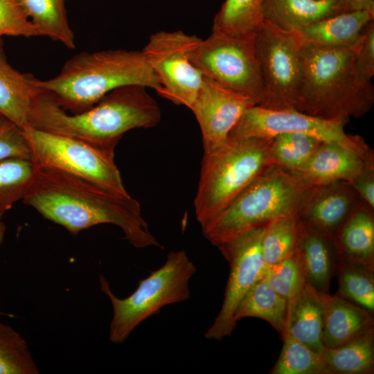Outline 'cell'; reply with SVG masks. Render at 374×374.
Wrapping results in <instances>:
<instances>
[{"label": "cell", "mask_w": 374, "mask_h": 374, "mask_svg": "<svg viewBox=\"0 0 374 374\" xmlns=\"http://www.w3.org/2000/svg\"><path fill=\"white\" fill-rule=\"evenodd\" d=\"M35 165L33 181L22 201L45 219L73 235L112 224L134 247L162 248L143 217L140 204L130 194H118L64 171Z\"/></svg>", "instance_id": "6da1fadb"}, {"label": "cell", "mask_w": 374, "mask_h": 374, "mask_svg": "<svg viewBox=\"0 0 374 374\" xmlns=\"http://www.w3.org/2000/svg\"><path fill=\"white\" fill-rule=\"evenodd\" d=\"M161 118L159 106L143 86L116 89L78 114L67 113L49 93L39 89L30 105L28 124L114 151L126 132L154 127Z\"/></svg>", "instance_id": "7a4b0ae2"}, {"label": "cell", "mask_w": 374, "mask_h": 374, "mask_svg": "<svg viewBox=\"0 0 374 374\" xmlns=\"http://www.w3.org/2000/svg\"><path fill=\"white\" fill-rule=\"evenodd\" d=\"M358 44L350 48L301 44V76L294 109L326 119L359 118L374 103V87L357 78Z\"/></svg>", "instance_id": "3957f363"}, {"label": "cell", "mask_w": 374, "mask_h": 374, "mask_svg": "<svg viewBox=\"0 0 374 374\" xmlns=\"http://www.w3.org/2000/svg\"><path fill=\"white\" fill-rule=\"evenodd\" d=\"M35 84L71 114L82 112L112 91L130 85L161 87L142 51L82 52L69 59L55 77Z\"/></svg>", "instance_id": "277c9868"}, {"label": "cell", "mask_w": 374, "mask_h": 374, "mask_svg": "<svg viewBox=\"0 0 374 374\" xmlns=\"http://www.w3.org/2000/svg\"><path fill=\"white\" fill-rule=\"evenodd\" d=\"M271 142V138H228L221 146L204 153L194 200L202 228L251 183L276 166Z\"/></svg>", "instance_id": "5b68a950"}, {"label": "cell", "mask_w": 374, "mask_h": 374, "mask_svg": "<svg viewBox=\"0 0 374 374\" xmlns=\"http://www.w3.org/2000/svg\"><path fill=\"white\" fill-rule=\"evenodd\" d=\"M308 186L292 174L274 166L202 227L203 234L211 244L219 247L276 219L296 215Z\"/></svg>", "instance_id": "8992f818"}, {"label": "cell", "mask_w": 374, "mask_h": 374, "mask_svg": "<svg viewBox=\"0 0 374 374\" xmlns=\"http://www.w3.org/2000/svg\"><path fill=\"white\" fill-rule=\"evenodd\" d=\"M196 270L185 251L170 252L166 262L141 280L135 291L124 299L115 296L108 280L100 276V290L109 297L113 308L109 340L123 343L139 324L163 307L188 300L189 281Z\"/></svg>", "instance_id": "52a82bcc"}, {"label": "cell", "mask_w": 374, "mask_h": 374, "mask_svg": "<svg viewBox=\"0 0 374 374\" xmlns=\"http://www.w3.org/2000/svg\"><path fill=\"white\" fill-rule=\"evenodd\" d=\"M256 34L229 35L212 30L191 56L203 76L250 99L263 100V86L256 52Z\"/></svg>", "instance_id": "ba28073f"}, {"label": "cell", "mask_w": 374, "mask_h": 374, "mask_svg": "<svg viewBox=\"0 0 374 374\" xmlns=\"http://www.w3.org/2000/svg\"><path fill=\"white\" fill-rule=\"evenodd\" d=\"M21 130L35 163L83 178L118 194H129L114 161V151L28 124Z\"/></svg>", "instance_id": "9c48e42d"}, {"label": "cell", "mask_w": 374, "mask_h": 374, "mask_svg": "<svg viewBox=\"0 0 374 374\" xmlns=\"http://www.w3.org/2000/svg\"><path fill=\"white\" fill-rule=\"evenodd\" d=\"M255 44L263 86L260 106L294 109L301 76V39L296 32L265 20L256 32Z\"/></svg>", "instance_id": "30bf717a"}, {"label": "cell", "mask_w": 374, "mask_h": 374, "mask_svg": "<svg viewBox=\"0 0 374 374\" xmlns=\"http://www.w3.org/2000/svg\"><path fill=\"white\" fill-rule=\"evenodd\" d=\"M348 122L344 118H319L293 109H274L253 105L242 114L229 138H272L284 133H301L323 142L339 144L364 159L373 155V150L360 136L345 132Z\"/></svg>", "instance_id": "8fae6325"}, {"label": "cell", "mask_w": 374, "mask_h": 374, "mask_svg": "<svg viewBox=\"0 0 374 374\" xmlns=\"http://www.w3.org/2000/svg\"><path fill=\"white\" fill-rule=\"evenodd\" d=\"M201 40L182 30L152 34L142 52L161 87L158 94L190 109L204 77L191 56Z\"/></svg>", "instance_id": "7c38bea8"}, {"label": "cell", "mask_w": 374, "mask_h": 374, "mask_svg": "<svg viewBox=\"0 0 374 374\" xmlns=\"http://www.w3.org/2000/svg\"><path fill=\"white\" fill-rule=\"evenodd\" d=\"M247 231L218 249L230 265L222 308L204 337L220 341L231 335L237 323L234 313L241 299L266 271L261 248L265 227Z\"/></svg>", "instance_id": "4fadbf2b"}, {"label": "cell", "mask_w": 374, "mask_h": 374, "mask_svg": "<svg viewBox=\"0 0 374 374\" xmlns=\"http://www.w3.org/2000/svg\"><path fill=\"white\" fill-rule=\"evenodd\" d=\"M256 105L250 99L204 78L190 110L201 129L204 153L224 144L244 112Z\"/></svg>", "instance_id": "5bb4252c"}, {"label": "cell", "mask_w": 374, "mask_h": 374, "mask_svg": "<svg viewBox=\"0 0 374 374\" xmlns=\"http://www.w3.org/2000/svg\"><path fill=\"white\" fill-rule=\"evenodd\" d=\"M359 201L348 181L308 186L302 194L297 215L303 223L332 240Z\"/></svg>", "instance_id": "9a60e30c"}, {"label": "cell", "mask_w": 374, "mask_h": 374, "mask_svg": "<svg viewBox=\"0 0 374 374\" xmlns=\"http://www.w3.org/2000/svg\"><path fill=\"white\" fill-rule=\"evenodd\" d=\"M307 285L323 312L322 341L325 348L339 346L373 327V313L339 295L320 292Z\"/></svg>", "instance_id": "2e32d148"}, {"label": "cell", "mask_w": 374, "mask_h": 374, "mask_svg": "<svg viewBox=\"0 0 374 374\" xmlns=\"http://www.w3.org/2000/svg\"><path fill=\"white\" fill-rule=\"evenodd\" d=\"M366 159L339 144L323 142L308 161L291 174L309 186L349 182L362 171Z\"/></svg>", "instance_id": "e0dca14e"}, {"label": "cell", "mask_w": 374, "mask_h": 374, "mask_svg": "<svg viewBox=\"0 0 374 374\" xmlns=\"http://www.w3.org/2000/svg\"><path fill=\"white\" fill-rule=\"evenodd\" d=\"M337 260L374 271L373 209L361 199L332 237Z\"/></svg>", "instance_id": "ac0fdd59"}, {"label": "cell", "mask_w": 374, "mask_h": 374, "mask_svg": "<svg viewBox=\"0 0 374 374\" xmlns=\"http://www.w3.org/2000/svg\"><path fill=\"white\" fill-rule=\"evenodd\" d=\"M374 20V11L355 10L323 19L296 31L303 43L350 48L359 42L364 28Z\"/></svg>", "instance_id": "d6986e66"}, {"label": "cell", "mask_w": 374, "mask_h": 374, "mask_svg": "<svg viewBox=\"0 0 374 374\" xmlns=\"http://www.w3.org/2000/svg\"><path fill=\"white\" fill-rule=\"evenodd\" d=\"M347 12L341 0H264V19L296 32L312 23Z\"/></svg>", "instance_id": "ffe728a7"}, {"label": "cell", "mask_w": 374, "mask_h": 374, "mask_svg": "<svg viewBox=\"0 0 374 374\" xmlns=\"http://www.w3.org/2000/svg\"><path fill=\"white\" fill-rule=\"evenodd\" d=\"M35 78L8 63L0 38V114L21 129L28 125L30 105L38 91Z\"/></svg>", "instance_id": "44dd1931"}, {"label": "cell", "mask_w": 374, "mask_h": 374, "mask_svg": "<svg viewBox=\"0 0 374 374\" xmlns=\"http://www.w3.org/2000/svg\"><path fill=\"white\" fill-rule=\"evenodd\" d=\"M298 248L305 267L306 282L320 292H328L338 261L332 240L299 220Z\"/></svg>", "instance_id": "7402d4cb"}, {"label": "cell", "mask_w": 374, "mask_h": 374, "mask_svg": "<svg viewBox=\"0 0 374 374\" xmlns=\"http://www.w3.org/2000/svg\"><path fill=\"white\" fill-rule=\"evenodd\" d=\"M322 330L323 312L321 304L305 283L302 292L288 306L284 335L288 334L310 349L323 354L325 347L322 341Z\"/></svg>", "instance_id": "603a6c76"}, {"label": "cell", "mask_w": 374, "mask_h": 374, "mask_svg": "<svg viewBox=\"0 0 374 374\" xmlns=\"http://www.w3.org/2000/svg\"><path fill=\"white\" fill-rule=\"evenodd\" d=\"M288 302L263 276L244 295L234 313V321L256 317L269 323L283 337L285 332Z\"/></svg>", "instance_id": "cb8c5ba5"}, {"label": "cell", "mask_w": 374, "mask_h": 374, "mask_svg": "<svg viewBox=\"0 0 374 374\" xmlns=\"http://www.w3.org/2000/svg\"><path fill=\"white\" fill-rule=\"evenodd\" d=\"M323 357L332 374L373 373L374 328H368L339 346L325 348Z\"/></svg>", "instance_id": "d4e9b609"}, {"label": "cell", "mask_w": 374, "mask_h": 374, "mask_svg": "<svg viewBox=\"0 0 374 374\" xmlns=\"http://www.w3.org/2000/svg\"><path fill=\"white\" fill-rule=\"evenodd\" d=\"M66 1L17 0L41 36L48 37L73 49L75 48V36L68 22L65 6Z\"/></svg>", "instance_id": "484cf974"}, {"label": "cell", "mask_w": 374, "mask_h": 374, "mask_svg": "<svg viewBox=\"0 0 374 374\" xmlns=\"http://www.w3.org/2000/svg\"><path fill=\"white\" fill-rule=\"evenodd\" d=\"M264 0H225L215 15L212 30L229 35L256 33L264 22Z\"/></svg>", "instance_id": "4316f807"}, {"label": "cell", "mask_w": 374, "mask_h": 374, "mask_svg": "<svg viewBox=\"0 0 374 374\" xmlns=\"http://www.w3.org/2000/svg\"><path fill=\"white\" fill-rule=\"evenodd\" d=\"M299 219L296 215L276 219L264 230L261 248L267 266L277 263L292 255L298 249Z\"/></svg>", "instance_id": "83f0119b"}, {"label": "cell", "mask_w": 374, "mask_h": 374, "mask_svg": "<svg viewBox=\"0 0 374 374\" xmlns=\"http://www.w3.org/2000/svg\"><path fill=\"white\" fill-rule=\"evenodd\" d=\"M271 374H332L323 354L315 352L288 334Z\"/></svg>", "instance_id": "f1b7e54d"}, {"label": "cell", "mask_w": 374, "mask_h": 374, "mask_svg": "<svg viewBox=\"0 0 374 374\" xmlns=\"http://www.w3.org/2000/svg\"><path fill=\"white\" fill-rule=\"evenodd\" d=\"M322 143L304 134H280L271 138V153L277 166L293 173L308 161Z\"/></svg>", "instance_id": "f546056e"}, {"label": "cell", "mask_w": 374, "mask_h": 374, "mask_svg": "<svg viewBox=\"0 0 374 374\" xmlns=\"http://www.w3.org/2000/svg\"><path fill=\"white\" fill-rule=\"evenodd\" d=\"M32 159L13 157L0 161V213L26 195L35 174Z\"/></svg>", "instance_id": "4dcf8cb0"}, {"label": "cell", "mask_w": 374, "mask_h": 374, "mask_svg": "<svg viewBox=\"0 0 374 374\" xmlns=\"http://www.w3.org/2000/svg\"><path fill=\"white\" fill-rule=\"evenodd\" d=\"M339 296L374 311V274L364 266L339 260L337 263Z\"/></svg>", "instance_id": "1f68e13d"}, {"label": "cell", "mask_w": 374, "mask_h": 374, "mask_svg": "<svg viewBox=\"0 0 374 374\" xmlns=\"http://www.w3.org/2000/svg\"><path fill=\"white\" fill-rule=\"evenodd\" d=\"M26 340L0 319V374H38Z\"/></svg>", "instance_id": "d6a6232c"}, {"label": "cell", "mask_w": 374, "mask_h": 374, "mask_svg": "<svg viewBox=\"0 0 374 374\" xmlns=\"http://www.w3.org/2000/svg\"><path fill=\"white\" fill-rule=\"evenodd\" d=\"M268 283L290 305L300 294L306 283L303 261L299 248L290 256L267 266L264 276Z\"/></svg>", "instance_id": "836d02e7"}, {"label": "cell", "mask_w": 374, "mask_h": 374, "mask_svg": "<svg viewBox=\"0 0 374 374\" xmlns=\"http://www.w3.org/2000/svg\"><path fill=\"white\" fill-rule=\"evenodd\" d=\"M41 36L17 0H0V38L2 36Z\"/></svg>", "instance_id": "e575fe53"}, {"label": "cell", "mask_w": 374, "mask_h": 374, "mask_svg": "<svg viewBox=\"0 0 374 374\" xmlns=\"http://www.w3.org/2000/svg\"><path fill=\"white\" fill-rule=\"evenodd\" d=\"M13 157L32 159L22 130L6 119L0 127V161Z\"/></svg>", "instance_id": "d590c367"}, {"label": "cell", "mask_w": 374, "mask_h": 374, "mask_svg": "<svg viewBox=\"0 0 374 374\" xmlns=\"http://www.w3.org/2000/svg\"><path fill=\"white\" fill-rule=\"evenodd\" d=\"M355 66L361 82H371L374 75V20L364 30L355 55Z\"/></svg>", "instance_id": "8d00e7d4"}, {"label": "cell", "mask_w": 374, "mask_h": 374, "mask_svg": "<svg viewBox=\"0 0 374 374\" xmlns=\"http://www.w3.org/2000/svg\"><path fill=\"white\" fill-rule=\"evenodd\" d=\"M349 183L360 199L374 210V155L366 159L362 171Z\"/></svg>", "instance_id": "74e56055"}, {"label": "cell", "mask_w": 374, "mask_h": 374, "mask_svg": "<svg viewBox=\"0 0 374 374\" xmlns=\"http://www.w3.org/2000/svg\"><path fill=\"white\" fill-rule=\"evenodd\" d=\"M347 12L355 10L374 11V0H341Z\"/></svg>", "instance_id": "f35d334b"}, {"label": "cell", "mask_w": 374, "mask_h": 374, "mask_svg": "<svg viewBox=\"0 0 374 374\" xmlns=\"http://www.w3.org/2000/svg\"><path fill=\"white\" fill-rule=\"evenodd\" d=\"M3 213H0V245L2 244L6 232V226L2 220Z\"/></svg>", "instance_id": "ab89813d"}, {"label": "cell", "mask_w": 374, "mask_h": 374, "mask_svg": "<svg viewBox=\"0 0 374 374\" xmlns=\"http://www.w3.org/2000/svg\"><path fill=\"white\" fill-rule=\"evenodd\" d=\"M5 120H6V118L2 115L0 114V127L3 124Z\"/></svg>", "instance_id": "60d3db41"}]
</instances>
